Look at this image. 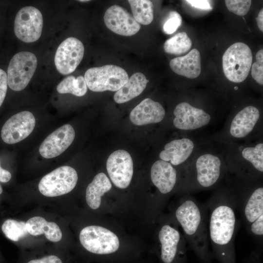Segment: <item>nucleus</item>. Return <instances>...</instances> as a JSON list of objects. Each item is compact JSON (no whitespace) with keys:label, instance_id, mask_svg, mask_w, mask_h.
I'll return each instance as SVG.
<instances>
[{"label":"nucleus","instance_id":"30","mask_svg":"<svg viewBox=\"0 0 263 263\" xmlns=\"http://www.w3.org/2000/svg\"><path fill=\"white\" fill-rule=\"evenodd\" d=\"M225 1L229 11L240 16L248 13L251 4L250 0H226Z\"/></svg>","mask_w":263,"mask_h":263},{"label":"nucleus","instance_id":"6","mask_svg":"<svg viewBox=\"0 0 263 263\" xmlns=\"http://www.w3.org/2000/svg\"><path fill=\"white\" fill-rule=\"evenodd\" d=\"M263 136L261 110L253 105L242 107L229 114L222 128L209 138L222 145L244 142Z\"/></svg>","mask_w":263,"mask_h":263},{"label":"nucleus","instance_id":"2","mask_svg":"<svg viewBox=\"0 0 263 263\" xmlns=\"http://www.w3.org/2000/svg\"><path fill=\"white\" fill-rule=\"evenodd\" d=\"M227 171L223 145L207 136L188 165L180 190L190 194L216 188Z\"/></svg>","mask_w":263,"mask_h":263},{"label":"nucleus","instance_id":"5","mask_svg":"<svg viewBox=\"0 0 263 263\" xmlns=\"http://www.w3.org/2000/svg\"><path fill=\"white\" fill-rule=\"evenodd\" d=\"M223 145L228 173L246 179H263V136Z\"/></svg>","mask_w":263,"mask_h":263},{"label":"nucleus","instance_id":"25","mask_svg":"<svg viewBox=\"0 0 263 263\" xmlns=\"http://www.w3.org/2000/svg\"><path fill=\"white\" fill-rule=\"evenodd\" d=\"M111 188V182L105 173L96 174L86 188V201L89 207L93 209H97L101 204V197Z\"/></svg>","mask_w":263,"mask_h":263},{"label":"nucleus","instance_id":"17","mask_svg":"<svg viewBox=\"0 0 263 263\" xmlns=\"http://www.w3.org/2000/svg\"><path fill=\"white\" fill-rule=\"evenodd\" d=\"M106 168L110 179L116 187L124 189L129 186L133 166L132 157L128 151L123 150L113 151L107 159Z\"/></svg>","mask_w":263,"mask_h":263},{"label":"nucleus","instance_id":"23","mask_svg":"<svg viewBox=\"0 0 263 263\" xmlns=\"http://www.w3.org/2000/svg\"><path fill=\"white\" fill-rule=\"evenodd\" d=\"M28 233L33 236L44 234L50 241L56 243L62 237V232L57 224L53 222H48L40 216H35L28 219L25 223Z\"/></svg>","mask_w":263,"mask_h":263},{"label":"nucleus","instance_id":"3","mask_svg":"<svg viewBox=\"0 0 263 263\" xmlns=\"http://www.w3.org/2000/svg\"><path fill=\"white\" fill-rule=\"evenodd\" d=\"M231 190L247 232L262 248L263 239V179L242 178L227 171L224 179Z\"/></svg>","mask_w":263,"mask_h":263},{"label":"nucleus","instance_id":"10","mask_svg":"<svg viewBox=\"0 0 263 263\" xmlns=\"http://www.w3.org/2000/svg\"><path fill=\"white\" fill-rule=\"evenodd\" d=\"M80 242L88 252L97 256H109L119 248L117 236L111 230L97 225L83 228L79 234Z\"/></svg>","mask_w":263,"mask_h":263},{"label":"nucleus","instance_id":"24","mask_svg":"<svg viewBox=\"0 0 263 263\" xmlns=\"http://www.w3.org/2000/svg\"><path fill=\"white\" fill-rule=\"evenodd\" d=\"M148 82L149 80L142 73L133 74L128 81L114 94V101L122 104L137 97L145 90Z\"/></svg>","mask_w":263,"mask_h":263},{"label":"nucleus","instance_id":"31","mask_svg":"<svg viewBox=\"0 0 263 263\" xmlns=\"http://www.w3.org/2000/svg\"><path fill=\"white\" fill-rule=\"evenodd\" d=\"M182 22L181 15L175 11H172L169 13L168 19L163 25L164 32L168 35L174 33L180 26Z\"/></svg>","mask_w":263,"mask_h":263},{"label":"nucleus","instance_id":"16","mask_svg":"<svg viewBox=\"0 0 263 263\" xmlns=\"http://www.w3.org/2000/svg\"><path fill=\"white\" fill-rule=\"evenodd\" d=\"M84 54L82 42L78 39L70 37L58 47L55 56L57 70L62 75L73 72L81 62Z\"/></svg>","mask_w":263,"mask_h":263},{"label":"nucleus","instance_id":"35","mask_svg":"<svg viewBox=\"0 0 263 263\" xmlns=\"http://www.w3.org/2000/svg\"><path fill=\"white\" fill-rule=\"evenodd\" d=\"M185 1L189 4L191 6L204 10H211L213 8L212 1L206 0H187Z\"/></svg>","mask_w":263,"mask_h":263},{"label":"nucleus","instance_id":"32","mask_svg":"<svg viewBox=\"0 0 263 263\" xmlns=\"http://www.w3.org/2000/svg\"><path fill=\"white\" fill-rule=\"evenodd\" d=\"M256 61L252 65L251 75L260 85H263V50H260L256 55Z\"/></svg>","mask_w":263,"mask_h":263},{"label":"nucleus","instance_id":"36","mask_svg":"<svg viewBox=\"0 0 263 263\" xmlns=\"http://www.w3.org/2000/svg\"><path fill=\"white\" fill-rule=\"evenodd\" d=\"M262 248L257 247L250 254L244 261V263H262Z\"/></svg>","mask_w":263,"mask_h":263},{"label":"nucleus","instance_id":"14","mask_svg":"<svg viewBox=\"0 0 263 263\" xmlns=\"http://www.w3.org/2000/svg\"><path fill=\"white\" fill-rule=\"evenodd\" d=\"M43 18L40 11L33 6H25L17 13L14 22L16 37L25 43H31L40 38Z\"/></svg>","mask_w":263,"mask_h":263},{"label":"nucleus","instance_id":"40","mask_svg":"<svg viewBox=\"0 0 263 263\" xmlns=\"http://www.w3.org/2000/svg\"><path fill=\"white\" fill-rule=\"evenodd\" d=\"M78 1H80V2H86V1H89L90 0H78Z\"/></svg>","mask_w":263,"mask_h":263},{"label":"nucleus","instance_id":"22","mask_svg":"<svg viewBox=\"0 0 263 263\" xmlns=\"http://www.w3.org/2000/svg\"><path fill=\"white\" fill-rule=\"evenodd\" d=\"M171 69L176 74L194 79L199 76L201 71V56L196 49H192L183 56L172 59L169 62Z\"/></svg>","mask_w":263,"mask_h":263},{"label":"nucleus","instance_id":"37","mask_svg":"<svg viewBox=\"0 0 263 263\" xmlns=\"http://www.w3.org/2000/svg\"><path fill=\"white\" fill-rule=\"evenodd\" d=\"M12 177L10 172L3 169L0 166V182L7 183L9 182Z\"/></svg>","mask_w":263,"mask_h":263},{"label":"nucleus","instance_id":"28","mask_svg":"<svg viewBox=\"0 0 263 263\" xmlns=\"http://www.w3.org/2000/svg\"><path fill=\"white\" fill-rule=\"evenodd\" d=\"M191 46V40L187 33L180 32L165 42L164 50L168 54L180 55L188 52Z\"/></svg>","mask_w":263,"mask_h":263},{"label":"nucleus","instance_id":"21","mask_svg":"<svg viewBox=\"0 0 263 263\" xmlns=\"http://www.w3.org/2000/svg\"><path fill=\"white\" fill-rule=\"evenodd\" d=\"M165 116L166 111L162 104L147 98L133 109L130 119L133 124L142 126L160 123Z\"/></svg>","mask_w":263,"mask_h":263},{"label":"nucleus","instance_id":"18","mask_svg":"<svg viewBox=\"0 0 263 263\" xmlns=\"http://www.w3.org/2000/svg\"><path fill=\"white\" fill-rule=\"evenodd\" d=\"M36 119L32 113L22 111L9 118L1 130V137L6 144L18 143L27 137L33 131Z\"/></svg>","mask_w":263,"mask_h":263},{"label":"nucleus","instance_id":"4","mask_svg":"<svg viewBox=\"0 0 263 263\" xmlns=\"http://www.w3.org/2000/svg\"><path fill=\"white\" fill-rule=\"evenodd\" d=\"M183 194L174 216L182 228L188 247L194 252L201 263H213L205 205L189 193Z\"/></svg>","mask_w":263,"mask_h":263},{"label":"nucleus","instance_id":"41","mask_svg":"<svg viewBox=\"0 0 263 263\" xmlns=\"http://www.w3.org/2000/svg\"></svg>","mask_w":263,"mask_h":263},{"label":"nucleus","instance_id":"1","mask_svg":"<svg viewBox=\"0 0 263 263\" xmlns=\"http://www.w3.org/2000/svg\"><path fill=\"white\" fill-rule=\"evenodd\" d=\"M204 205L213 258L219 263H236L234 241L239 222L231 190L226 185H220Z\"/></svg>","mask_w":263,"mask_h":263},{"label":"nucleus","instance_id":"9","mask_svg":"<svg viewBox=\"0 0 263 263\" xmlns=\"http://www.w3.org/2000/svg\"><path fill=\"white\" fill-rule=\"evenodd\" d=\"M84 78L88 88L93 92H116L128 81L129 76L123 68L110 64L88 69Z\"/></svg>","mask_w":263,"mask_h":263},{"label":"nucleus","instance_id":"33","mask_svg":"<svg viewBox=\"0 0 263 263\" xmlns=\"http://www.w3.org/2000/svg\"><path fill=\"white\" fill-rule=\"evenodd\" d=\"M24 263H65L61 256L54 254H49L39 257L30 258Z\"/></svg>","mask_w":263,"mask_h":263},{"label":"nucleus","instance_id":"13","mask_svg":"<svg viewBox=\"0 0 263 263\" xmlns=\"http://www.w3.org/2000/svg\"><path fill=\"white\" fill-rule=\"evenodd\" d=\"M37 59L31 52H20L11 59L7 69V84L14 91H20L28 84L37 66Z\"/></svg>","mask_w":263,"mask_h":263},{"label":"nucleus","instance_id":"20","mask_svg":"<svg viewBox=\"0 0 263 263\" xmlns=\"http://www.w3.org/2000/svg\"><path fill=\"white\" fill-rule=\"evenodd\" d=\"M75 137L73 127L70 124H65L44 139L39 147V153L46 159L58 156L72 144Z\"/></svg>","mask_w":263,"mask_h":263},{"label":"nucleus","instance_id":"15","mask_svg":"<svg viewBox=\"0 0 263 263\" xmlns=\"http://www.w3.org/2000/svg\"><path fill=\"white\" fill-rule=\"evenodd\" d=\"M185 172V170L173 166L169 162L158 159L151 166L150 179L159 192L165 195L170 193L177 185L181 188Z\"/></svg>","mask_w":263,"mask_h":263},{"label":"nucleus","instance_id":"26","mask_svg":"<svg viewBox=\"0 0 263 263\" xmlns=\"http://www.w3.org/2000/svg\"><path fill=\"white\" fill-rule=\"evenodd\" d=\"M133 17L139 23L147 25L153 19V5L149 0H129Z\"/></svg>","mask_w":263,"mask_h":263},{"label":"nucleus","instance_id":"29","mask_svg":"<svg viewBox=\"0 0 263 263\" xmlns=\"http://www.w3.org/2000/svg\"><path fill=\"white\" fill-rule=\"evenodd\" d=\"M1 230L7 238L15 242L28 233L24 222L12 219H7L3 222Z\"/></svg>","mask_w":263,"mask_h":263},{"label":"nucleus","instance_id":"27","mask_svg":"<svg viewBox=\"0 0 263 263\" xmlns=\"http://www.w3.org/2000/svg\"><path fill=\"white\" fill-rule=\"evenodd\" d=\"M56 90L60 94L69 93L77 96H82L87 91V86L83 76L80 75L75 78L70 75L58 84Z\"/></svg>","mask_w":263,"mask_h":263},{"label":"nucleus","instance_id":"38","mask_svg":"<svg viewBox=\"0 0 263 263\" xmlns=\"http://www.w3.org/2000/svg\"><path fill=\"white\" fill-rule=\"evenodd\" d=\"M257 25L259 29L263 31V9L262 8L259 12L256 18Z\"/></svg>","mask_w":263,"mask_h":263},{"label":"nucleus","instance_id":"11","mask_svg":"<svg viewBox=\"0 0 263 263\" xmlns=\"http://www.w3.org/2000/svg\"><path fill=\"white\" fill-rule=\"evenodd\" d=\"M158 237L161 263H189L187 243L178 229L169 224L163 225Z\"/></svg>","mask_w":263,"mask_h":263},{"label":"nucleus","instance_id":"12","mask_svg":"<svg viewBox=\"0 0 263 263\" xmlns=\"http://www.w3.org/2000/svg\"><path fill=\"white\" fill-rule=\"evenodd\" d=\"M78 180L77 173L72 167H60L44 176L38 188L43 195L48 197L61 196L71 192Z\"/></svg>","mask_w":263,"mask_h":263},{"label":"nucleus","instance_id":"8","mask_svg":"<svg viewBox=\"0 0 263 263\" xmlns=\"http://www.w3.org/2000/svg\"><path fill=\"white\" fill-rule=\"evenodd\" d=\"M253 59L252 52L244 43L236 42L225 51L222 57V65L226 78L234 83H239L247 77Z\"/></svg>","mask_w":263,"mask_h":263},{"label":"nucleus","instance_id":"7","mask_svg":"<svg viewBox=\"0 0 263 263\" xmlns=\"http://www.w3.org/2000/svg\"><path fill=\"white\" fill-rule=\"evenodd\" d=\"M198 134L182 133L167 142L159 152V159L185 170L199 146L207 137Z\"/></svg>","mask_w":263,"mask_h":263},{"label":"nucleus","instance_id":"39","mask_svg":"<svg viewBox=\"0 0 263 263\" xmlns=\"http://www.w3.org/2000/svg\"><path fill=\"white\" fill-rule=\"evenodd\" d=\"M3 192V188H2L1 185L0 184V195Z\"/></svg>","mask_w":263,"mask_h":263},{"label":"nucleus","instance_id":"19","mask_svg":"<svg viewBox=\"0 0 263 263\" xmlns=\"http://www.w3.org/2000/svg\"><path fill=\"white\" fill-rule=\"evenodd\" d=\"M104 21L113 33L123 36H132L140 29V25L125 9L118 5L110 6L106 11Z\"/></svg>","mask_w":263,"mask_h":263},{"label":"nucleus","instance_id":"34","mask_svg":"<svg viewBox=\"0 0 263 263\" xmlns=\"http://www.w3.org/2000/svg\"><path fill=\"white\" fill-rule=\"evenodd\" d=\"M7 85V74L4 71L0 69V107L5 97Z\"/></svg>","mask_w":263,"mask_h":263}]
</instances>
